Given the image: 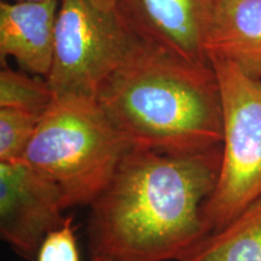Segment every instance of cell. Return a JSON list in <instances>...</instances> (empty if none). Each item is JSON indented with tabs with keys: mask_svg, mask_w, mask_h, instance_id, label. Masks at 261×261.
Returning <instances> with one entry per match:
<instances>
[{
	"mask_svg": "<svg viewBox=\"0 0 261 261\" xmlns=\"http://www.w3.org/2000/svg\"><path fill=\"white\" fill-rule=\"evenodd\" d=\"M223 144L196 152L133 146L90 205L91 256L178 261L208 234L203 211L217 187Z\"/></svg>",
	"mask_w": 261,
	"mask_h": 261,
	"instance_id": "1",
	"label": "cell"
},
{
	"mask_svg": "<svg viewBox=\"0 0 261 261\" xmlns=\"http://www.w3.org/2000/svg\"><path fill=\"white\" fill-rule=\"evenodd\" d=\"M96 99L136 148L196 152L223 144L220 87L211 63L138 40Z\"/></svg>",
	"mask_w": 261,
	"mask_h": 261,
	"instance_id": "2",
	"label": "cell"
},
{
	"mask_svg": "<svg viewBox=\"0 0 261 261\" xmlns=\"http://www.w3.org/2000/svg\"><path fill=\"white\" fill-rule=\"evenodd\" d=\"M132 148L96 98L62 96L40 116L22 161L56 182L68 210L92 204Z\"/></svg>",
	"mask_w": 261,
	"mask_h": 261,
	"instance_id": "3",
	"label": "cell"
},
{
	"mask_svg": "<svg viewBox=\"0 0 261 261\" xmlns=\"http://www.w3.org/2000/svg\"><path fill=\"white\" fill-rule=\"evenodd\" d=\"M210 62L220 87L224 136L219 179L203 211L208 234L261 195V81L227 61Z\"/></svg>",
	"mask_w": 261,
	"mask_h": 261,
	"instance_id": "4",
	"label": "cell"
},
{
	"mask_svg": "<svg viewBox=\"0 0 261 261\" xmlns=\"http://www.w3.org/2000/svg\"><path fill=\"white\" fill-rule=\"evenodd\" d=\"M138 40L117 11L98 9L86 0H61L46 79L55 97L96 98Z\"/></svg>",
	"mask_w": 261,
	"mask_h": 261,
	"instance_id": "5",
	"label": "cell"
},
{
	"mask_svg": "<svg viewBox=\"0 0 261 261\" xmlns=\"http://www.w3.org/2000/svg\"><path fill=\"white\" fill-rule=\"evenodd\" d=\"M61 189L24 161L0 162V234L16 253L34 260L46 236L64 224Z\"/></svg>",
	"mask_w": 261,
	"mask_h": 261,
	"instance_id": "6",
	"label": "cell"
},
{
	"mask_svg": "<svg viewBox=\"0 0 261 261\" xmlns=\"http://www.w3.org/2000/svg\"><path fill=\"white\" fill-rule=\"evenodd\" d=\"M214 10V0H120L116 11L140 41L205 64Z\"/></svg>",
	"mask_w": 261,
	"mask_h": 261,
	"instance_id": "7",
	"label": "cell"
},
{
	"mask_svg": "<svg viewBox=\"0 0 261 261\" xmlns=\"http://www.w3.org/2000/svg\"><path fill=\"white\" fill-rule=\"evenodd\" d=\"M61 0L0 3V56L47 79L52 68Z\"/></svg>",
	"mask_w": 261,
	"mask_h": 261,
	"instance_id": "8",
	"label": "cell"
},
{
	"mask_svg": "<svg viewBox=\"0 0 261 261\" xmlns=\"http://www.w3.org/2000/svg\"><path fill=\"white\" fill-rule=\"evenodd\" d=\"M205 54L210 61H227L261 81V0L215 3Z\"/></svg>",
	"mask_w": 261,
	"mask_h": 261,
	"instance_id": "9",
	"label": "cell"
},
{
	"mask_svg": "<svg viewBox=\"0 0 261 261\" xmlns=\"http://www.w3.org/2000/svg\"><path fill=\"white\" fill-rule=\"evenodd\" d=\"M178 261H261V195L226 226L207 234Z\"/></svg>",
	"mask_w": 261,
	"mask_h": 261,
	"instance_id": "10",
	"label": "cell"
},
{
	"mask_svg": "<svg viewBox=\"0 0 261 261\" xmlns=\"http://www.w3.org/2000/svg\"><path fill=\"white\" fill-rule=\"evenodd\" d=\"M54 91L47 80L28 76L3 64L0 71V108L24 110L41 116L54 102Z\"/></svg>",
	"mask_w": 261,
	"mask_h": 261,
	"instance_id": "11",
	"label": "cell"
},
{
	"mask_svg": "<svg viewBox=\"0 0 261 261\" xmlns=\"http://www.w3.org/2000/svg\"><path fill=\"white\" fill-rule=\"evenodd\" d=\"M39 120L24 110L0 108V162L22 161Z\"/></svg>",
	"mask_w": 261,
	"mask_h": 261,
	"instance_id": "12",
	"label": "cell"
},
{
	"mask_svg": "<svg viewBox=\"0 0 261 261\" xmlns=\"http://www.w3.org/2000/svg\"><path fill=\"white\" fill-rule=\"evenodd\" d=\"M37 261H81L75 234L74 218L69 215L64 224L46 236L39 248Z\"/></svg>",
	"mask_w": 261,
	"mask_h": 261,
	"instance_id": "13",
	"label": "cell"
},
{
	"mask_svg": "<svg viewBox=\"0 0 261 261\" xmlns=\"http://www.w3.org/2000/svg\"><path fill=\"white\" fill-rule=\"evenodd\" d=\"M86 2L106 11H116L120 0H86Z\"/></svg>",
	"mask_w": 261,
	"mask_h": 261,
	"instance_id": "14",
	"label": "cell"
},
{
	"mask_svg": "<svg viewBox=\"0 0 261 261\" xmlns=\"http://www.w3.org/2000/svg\"><path fill=\"white\" fill-rule=\"evenodd\" d=\"M90 261H112V260L106 259V257H100V256H91Z\"/></svg>",
	"mask_w": 261,
	"mask_h": 261,
	"instance_id": "15",
	"label": "cell"
},
{
	"mask_svg": "<svg viewBox=\"0 0 261 261\" xmlns=\"http://www.w3.org/2000/svg\"><path fill=\"white\" fill-rule=\"evenodd\" d=\"M16 2H45V0H16Z\"/></svg>",
	"mask_w": 261,
	"mask_h": 261,
	"instance_id": "16",
	"label": "cell"
},
{
	"mask_svg": "<svg viewBox=\"0 0 261 261\" xmlns=\"http://www.w3.org/2000/svg\"><path fill=\"white\" fill-rule=\"evenodd\" d=\"M214 2H215V3H217V2H219V0H214Z\"/></svg>",
	"mask_w": 261,
	"mask_h": 261,
	"instance_id": "17",
	"label": "cell"
}]
</instances>
